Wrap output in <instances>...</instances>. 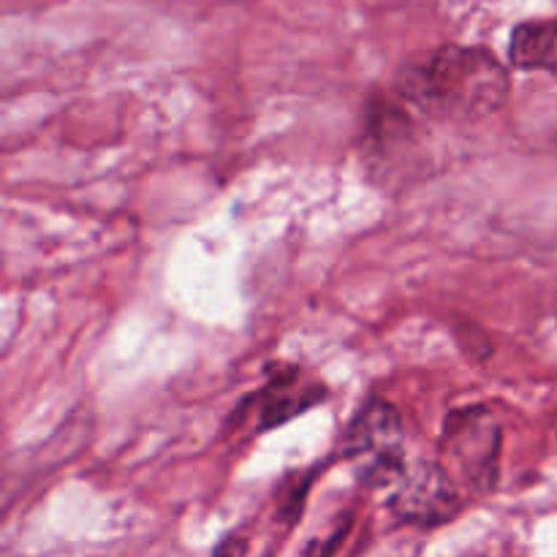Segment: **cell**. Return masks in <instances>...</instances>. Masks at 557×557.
Returning <instances> with one entry per match:
<instances>
[{"instance_id": "6", "label": "cell", "mask_w": 557, "mask_h": 557, "mask_svg": "<svg viewBox=\"0 0 557 557\" xmlns=\"http://www.w3.org/2000/svg\"><path fill=\"white\" fill-rule=\"evenodd\" d=\"M321 395L324 392L310 384H302L297 379V370H286V373H281V379L270 381V386L259 395L261 430H270L275 424L288 422L297 413H302L305 408H310V403L319 400Z\"/></svg>"}, {"instance_id": "2", "label": "cell", "mask_w": 557, "mask_h": 557, "mask_svg": "<svg viewBox=\"0 0 557 557\" xmlns=\"http://www.w3.org/2000/svg\"><path fill=\"white\" fill-rule=\"evenodd\" d=\"M346 457L359 482L368 487H386L406 473L403 419L386 400L364 403L346 433Z\"/></svg>"}, {"instance_id": "5", "label": "cell", "mask_w": 557, "mask_h": 557, "mask_svg": "<svg viewBox=\"0 0 557 557\" xmlns=\"http://www.w3.org/2000/svg\"><path fill=\"white\" fill-rule=\"evenodd\" d=\"M511 65L557 76V20H533L515 27L509 41Z\"/></svg>"}, {"instance_id": "4", "label": "cell", "mask_w": 557, "mask_h": 557, "mask_svg": "<svg viewBox=\"0 0 557 557\" xmlns=\"http://www.w3.org/2000/svg\"><path fill=\"white\" fill-rule=\"evenodd\" d=\"M460 506V490L449 471L441 466L419 468L413 476L406 479L400 493L392 500L397 517L419 522V525H438V522L451 520Z\"/></svg>"}, {"instance_id": "1", "label": "cell", "mask_w": 557, "mask_h": 557, "mask_svg": "<svg viewBox=\"0 0 557 557\" xmlns=\"http://www.w3.org/2000/svg\"><path fill=\"white\" fill-rule=\"evenodd\" d=\"M511 92L506 65L484 47H441L397 74V96L424 117L473 123L498 112Z\"/></svg>"}, {"instance_id": "3", "label": "cell", "mask_w": 557, "mask_h": 557, "mask_svg": "<svg viewBox=\"0 0 557 557\" xmlns=\"http://www.w3.org/2000/svg\"><path fill=\"white\" fill-rule=\"evenodd\" d=\"M500 428L484 408L451 413L444 433V455L471 490L484 493L498 479Z\"/></svg>"}]
</instances>
